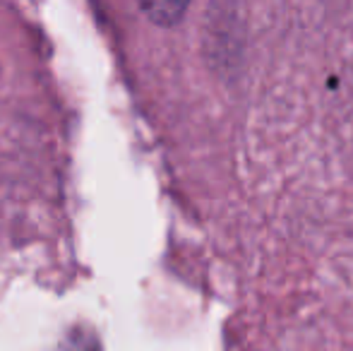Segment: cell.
I'll return each instance as SVG.
<instances>
[{
  "instance_id": "cell-2",
  "label": "cell",
  "mask_w": 353,
  "mask_h": 351,
  "mask_svg": "<svg viewBox=\"0 0 353 351\" xmlns=\"http://www.w3.org/2000/svg\"><path fill=\"white\" fill-rule=\"evenodd\" d=\"M58 351H101V349H99V344L94 337L74 332V334H70V339H68L65 344H61Z\"/></svg>"
},
{
  "instance_id": "cell-1",
  "label": "cell",
  "mask_w": 353,
  "mask_h": 351,
  "mask_svg": "<svg viewBox=\"0 0 353 351\" xmlns=\"http://www.w3.org/2000/svg\"><path fill=\"white\" fill-rule=\"evenodd\" d=\"M142 10L147 12V17L157 24H173L181 19V14L185 12L183 3H144Z\"/></svg>"
}]
</instances>
